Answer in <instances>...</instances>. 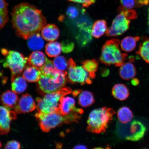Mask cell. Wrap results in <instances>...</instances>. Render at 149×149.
I'll list each match as a JSON object with an SVG mask.
<instances>
[{"label": "cell", "mask_w": 149, "mask_h": 149, "mask_svg": "<svg viewBox=\"0 0 149 149\" xmlns=\"http://www.w3.org/2000/svg\"><path fill=\"white\" fill-rule=\"evenodd\" d=\"M11 15L17 35L24 40L40 32L46 25V19L42 11L29 3H22L16 6Z\"/></svg>", "instance_id": "6da1fadb"}, {"label": "cell", "mask_w": 149, "mask_h": 149, "mask_svg": "<svg viewBox=\"0 0 149 149\" xmlns=\"http://www.w3.org/2000/svg\"><path fill=\"white\" fill-rule=\"evenodd\" d=\"M79 114V113L73 111L69 114L63 115L58 109L53 112L48 113L38 111L35 116L38 120L41 130L47 133L63 123L77 122L80 118Z\"/></svg>", "instance_id": "7a4b0ae2"}, {"label": "cell", "mask_w": 149, "mask_h": 149, "mask_svg": "<svg viewBox=\"0 0 149 149\" xmlns=\"http://www.w3.org/2000/svg\"><path fill=\"white\" fill-rule=\"evenodd\" d=\"M120 42L118 39L108 40L102 46L100 60L107 66L114 65L120 67L125 63L128 55L123 53L120 48Z\"/></svg>", "instance_id": "3957f363"}, {"label": "cell", "mask_w": 149, "mask_h": 149, "mask_svg": "<svg viewBox=\"0 0 149 149\" xmlns=\"http://www.w3.org/2000/svg\"><path fill=\"white\" fill-rule=\"evenodd\" d=\"M115 113L112 109L106 107L94 110L89 115L87 130L93 133H104Z\"/></svg>", "instance_id": "277c9868"}, {"label": "cell", "mask_w": 149, "mask_h": 149, "mask_svg": "<svg viewBox=\"0 0 149 149\" xmlns=\"http://www.w3.org/2000/svg\"><path fill=\"white\" fill-rule=\"evenodd\" d=\"M67 72L58 70L47 75L41 74L37 83V88L42 94L56 92L64 88L66 85Z\"/></svg>", "instance_id": "5b68a950"}, {"label": "cell", "mask_w": 149, "mask_h": 149, "mask_svg": "<svg viewBox=\"0 0 149 149\" xmlns=\"http://www.w3.org/2000/svg\"><path fill=\"white\" fill-rule=\"evenodd\" d=\"M72 90L69 87L63 88L56 92L48 93L45 95L44 97L36 98V108L38 112L50 113L59 109V101L62 97L70 94Z\"/></svg>", "instance_id": "8992f818"}, {"label": "cell", "mask_w": 149, "mask_h": 149, "mask_svg": "<svg viewBox=\"0 0 149 149\" xmlns=\"http://www.w3.org/2000/svg\"><path fill=\"white\" fill-rule=\"evenodd\" d=\"M1 52L6 56L3 66L9 68L12 76L19 75L29 65L28 58L21 53L14 51H8L5 49L2 50Z\"/></svg>", "instance_id": "52a82bcc"}, {"label": "cell", "mask_w": 149, "mask_h": 149, "mask_svg": "<svg viewBox=\"0 0 149 149\" xmlns=\"http://www.w3.org/2000/svg\"><path fill=\"white\" fill-rule=\"evenodd\" d=\"M68 79L72 83H78L81 85L92 83V78L88 72L83 67L76 66L75 61L70 58L68 61Z\"/></svg>", "instance_id": "ba28073f"}, {"label": "cell", "mask_w": 149, "mask_h": 149, "mask_svg": "<svg viewBox=\"0 0 149 149\" xmlns=\"http://www.w3.org/2000/svg\"><path fill=\"white\" fill-rule=\"evenodd\" d=\"M122 135H124V138L127 140L137 141L144 137L146 132V127L142 123L134 120L130 124L122 128Z\"/></svg>", "instance_id": "9c48e42d"}, {"label": "cell", "mask_w": 149, "mask_h": 149, "mask_svg": "<svg viewBox=\"0 0 149 149\" xmlns=\"http://www.w3.org/2000/svg\"><path fill=\"white\" fill-rule=\"evenodd\" d=\"M113 20L110 27L107 29L106 35L108 37H117L123 34L129 29L130 21L123 11Z\"/></svg>", "instance_id": "30bf717a"}, {"label": "cell", "mask_w": 149, "mask_h": 149, "mask_svg": "<svg viewBox=\"0 0 149 149\" xmlns=\"http://www.w3.org/2000/svg\"><path fill=\"white\" fill-rule=\"evenodd\" d=\"M16 118L15 112L4 107H0V135L8 133L10 130L11 121Z\"/></svg>", "instance_id": "8fae6325"}, {"label": "cell", "mask_w": 149, "mask_h": 149, "mask_svg": "<svg viewBox=\"0 0 149 149\" xmlns=\"http://www.w3.org/2000/svg\"><path fill=\"white\" fill-rule=\"evenodd\" d=\"M36 108V104L32 96L27 93L22 96L14 109L17 113H25L34 111Z\"/></svg>", "instance_id": "7c38bea8"}, {"label": "cell", "mask_w": 149, "mask_h": 149, "mask_svg": "<svg viewBox=\"0 0 149 149\" xmlns=\"http://www.w3.org/2000/svg\"><path fill=\"white\" fill-rule=\"evenodd\" d=\"M75 105V100L73 98L63 96L61 98L58 108L61 113L63 115L69 114L72 111L75 112L79 114L83 113V110L76 108Z\"/></svg>", "instance_id": "4fadbf2b"}, {"label": "cell", "mask_w": 149, "mask_h": 149, "mask_svg": "<svg viewBox=\"0 0 149 149\" xmlns=\"http://www.w3.org/2000/svg\"><path fill=\"white\" fill-rule=\"evenodd\" d=\"M18 96L13 91L7 90L3 92L1 97V101L3 107L9 109H14L17 104Z\"/></svg>", "instance_id": "5bb4252c"}, {"label": "cell", "mask_w": 149, "mask_h": 149, "mask_svg": "<svg viewBox=\"0 0 149 149\" xmlns=\"http://www.w3.org/2000/svg\"><path fill=\"white\" fill-rule=\"evenodd\" d=\"M42 37L48 42L54 41L59 38L60 32L56 26L49 24L44 26L42 29Z\"/></svg>", "instance_id": "9a60e30c"}, {"label": "cell", "mask_w": 149, "mask_h": 149, "mask_svg": "<svg viewBox=\"0 0 149 149\" xmlns=\"http://www.w3.org/2000/svg\"><path fill=\"white\" fill-rule=\"evenodd\" d=\"M41 74L40 68L30 65L24 70L23 77L29 82L35 83L39 81Z\"/></svg>", "instance_id": "2e32d148"}, {"label": "cell", "mask_w": 149, "mask_h": 149, "mask_svg": "<svg viewBox=\"0 0 149 149\" xmlns=\"http://www.w3.org/2000/svg\"><path fill=\"white\" fill-rule=\"evenodd\" d=\"M132 63L133 62L130 61L124 63L120 66L119 74L122 79L129 80L135 77L136 71L134 65Z\"/></svg>", "instance_id": "e0dca14e"}, {"label": "cell", "mask_w": 149, "mask_h": 149, "mask_svg": "<svg viewBox=\"0 0 149 149\" xmlns=\"http://www.w3.org/2000/svg\"><path fill=\"white\" fill-rule=\"evenodd\" d=\"M47 59L42 52L35 51L32 52L28 58V63L29 65L40 68L45 64Z\"/></svg>", "instance_id": "ac0fdd59"}, {"label": "cell", "mask_w": 149, "mask_h": 149, "mask_svg": "<svg viewBox=\"0 0 149 149\" xmlns=\"http://www.w3.org/2000/svg\"><path fill=\"white\" fill-rule=\"evenodd\" d=\"M12 88L13 91L17 94H21L27 89V84L26 80L19 75L12 76Z\"/></svg>", "instance_id": "d6986e66"}, {"label": "cell", "mask_w": 149, "mask_h": 149, "mask_svg": "<svg viewBox=\"0 0 149 149\" xmlns=\"http://www.w3.org/2000/svg\"><path fill=\"white\" fill-rule=\"evenodd\" d=\"M140 39L139 36H127L123 39L120 42L121 49L125 52L134 51L137 46V42Z\"/></svg>", "instance_id": "ffe728a7"}, {"label": "cell", "mask_w": 149, "mask_h": 149, "mask_svg": "<svg viewBox=\"0 0 149 149\" xmlns=\"http://www.w3.org/2000/svg\"><path fill=\"white\" fill-rule=\"evenodd\" d=\"M107 30V24L105 20H97L93 24L91 35L95 38H99L105 34Z\"/></svg>", "instance_id": "44dd1931"}, {"label": "cell", "mask_w": 149, "mask_h": 149, "mask_svg": "<svg viewBox=\"0 0 149 149\" xmlns=\"http://www.w3.org/2000/svg\"><path fill=\"white\" fill-rule=\"evenodd\" d=\"M45 42L42 37L39 33L32 35L28 39V46L32 51H38L44 47Z\"/></svg>", "instance_id": "7402d4cb"}, {"label": "cell", "mask_w": 149, "mask_h": 149, "mask_svg": "<svg viewBox=\"0 0 149 149\" xmlns=\"http://www.w3.org/2000/svg\"><path fill=\"white\" fill-rule=\"evenodd\" d=\"M112 94L117 99L125 100L129 95V90L125 85L122 84L115 85L112 90Z\"/></svg>", "instance_id": "603a6c76"}, {"label": "cell", "mask_w": 149, "mask_h": 149, "mask_svg": "<svg viewBox=\"0 0 149 149\" xmlns=\"http://www.w3.org/2000/svg\"><path fill=\"white\" fill-rule=\"evenodd\" d=\"M136 53L140 56L145 62L149 64V38L144 37Z\"/></svg>", "instance_id": "cb8c5ba5"}, {"label": "cell", "mask_w": 149, "mask_h": 149, "mask_svg": "<svg viewBox=\"0 0 149 149\" xmlns=\"http://www.w3.org/2000/svg\"><path fill=\"white\" fill-rule=\"evenodd\" d=\"M62 51L61 45L57 42L52 41L48 43L45 47L47 55L50 57H56L60 55Z\"/></svg>", "instance_id": "d4e9b609"}, {"label": "cell", "mask_w": 149, "mask_h": 149, "mask_svg": "<svg viewBox=\"0 0 149 149\" xmlns=\"http://www.w3.org/2000/svg\"><path fill=\"white\" fill-rule=\"evenodd\" d=\"M117 117L121 123L125 124L131 122L133 115V113L129 108L123 107L119 109L117 113Z\"/></svg>", "instance_id": "484cf974"}, {"label": "cell", "mask_w": 149, "mask_h": 149, "mask_svg": "<svg viewBox=\"0 0 149 149\" xmlns=\"http://www.w3.org/2000/svg\"><path fill=\"white\" fill-rule=\"evenodd\" d=\"M94 96L92 93L88 91H84L80 94L79 97V105L83 107H86L94 103Z\"/></svg>", "instance_id": "4316f807"}, {"label": "cell", "mask_w": 149, "mask_h": 149, "mask_svg": "<svg viewBox=\"0 0 149 149\" xmlns=\"http://www.w3.org/2000/svg\"><path fill=\"white\" fill-rule=\"evenodd\" d=\"M8 5L6 0H0V29L4 27L8 21Z\"/></svg>", "instance_id": "83f0119b"}, {"label": "cell", "mask_w": 149, "mask_h": 149, "mask_svg": "<svg viewBox=\"0 0 149 149\" xmlns=\"http://www.w3.org/2000/svg\"><path fill=\"white\" fill-rule=\"evenodd\" d=\"M82 64L83 68L88 72L92 79L95 77V72L98 68V61L95 59H93L84 61Z\"/></svg>", "instance_id": "f1b7e54d"}, {"label": "cell", "mask_w": 149, "mask_h": 149, "mask_svg": "<svg viewBox=\"0 0 149 149\" xmlns=\"http://www.w3.org/2000/svg\"><path fill=\"white\" fill-rule=\"evenodd\" d=\"M53 64L58 70L62 72H66L68 68V61L63 56H57L54 59Z\"/></svg>", "instance_id": "f546056e"}, {"label": "cell", "mask_w": 149, "mask_h": 149, "mask_svg": "<svg viewBox=\"0 0 149 149\" xmlns=\"http://www.w3.org/2000/svg\"><path fill=\"white\" fill-rule=\"evenodd\" d=\"M121 5L119 7L118 12L124 10H130L135 7H139L138 0H120Z\"/></svg>", "instance_id": "4dcf8cb0"}, {"label": "cell", "mask_w": 149, "mask_h": 149, "mask_svg": "<svg viewBox=\"0 0 149 149\" xmlns=\"http://www.w3.org/2000/svg\"><path fill=\"white\" fill-rule=\"evenodd\" d=\"M79 14V10L77 7L71 6L67 9V16L71 19H74L77 18Z\"/></svg>", "instance_id": "1f68e13d"}, {"label": "cell", "mask_w": 149, "mask_h": 149, "mask_svg": "<svg viewBox=\"0 0 149 149\" xmlns=\"http://www.w3.org/2000/svg\"><path fill=\"white\" fill-rule=\"evenodd\" d=\"M61 45L62 51L65 53H70L74 48V44L72 42L67 41L63 42Z\"/></svg>", "instance_id": "d6a6232c"}, {"label": "cell", "mask_w": 149, "mask_h": 149, "mask_svg": "<svg viewBox=\"0 0 149 149\" xmlns=\"http://www.w3.org/2000/svg\"><path fill=\"white\" fill-rule=\"evenodd\" d=\"M21 144L16 141H8L5 146L6 149H19L21 148Z\"/></svg>", "instance_id": "836d02e7"}, {"label": "cell", "mask_w": 149, "mask_h": 149, "mask_svg": "<svg viewBox=\"0 0 149 149\" xmlns=\"http://www.w3.org/2000/svg\"><path fill=\"white\" fill-rule=\"evenodd\" d=\"M122 11H123L125 15L129 20L135 19L137 17V13L134 10L130 9V10H124Z\"/></svg>", "instance_id": "e575fe53"}, {"label": "cell", "mask_w": 149, "mask_h": 149, "mask_svg": "<svg viewBox=\"0 0 149 149\" xmlns=\"http://www.w3.org/2000/svg\"><path fill=\"white\" fill-rule=\"evenodd\" d=\"M74 3H81L84 7H88L95 3L96 0H68Z\"/></svg>", "instance_id": "d590c367"}, {"label": "cell", "mask_w": 149, "mask_h": 149, "mask_svg": "<svg viewBox=\"0 0 149 149\" xmlns=\"http://www.w3.org/2000/svg\"><path fill=\"white\" fill-rule=\"evenodd\" d=\"M109 70L107 69L104 68L101 71V74L102 76H107L109 74Z\"/></svg>", "instance_id": "8d00e7d4"}, {"label": "cell", "mask_w": 149, "mask_h": 149, "mask_svg": "<svg viewBox=\"0 0 149 149\" xmlns=\"http://www.w3.org/2000/svg\"><path fill=\"white\" fill-rule=\"evenodd\" d=\"M132 85L134 86H137L139 85V80L137 79H134L132 80L131 81Z\"/></svg>", "instance_id": "74e56055"}, {"label": "cell", "mask_w": 149, "mask_h": 149, "mask_svg": "<svg viewBox=\"0 0 149 149\" xmlns=\"http://www.w3.org/2000/svg\"><path fill=\"white\" fill-rule=\"evenodd\" d=\"M74 149H86V146L84 145H77L74 148Z\"/></svg>", "instance_id": "f35d334b"}, {"label": "cell", "mask_w": 149, "mask_h": 149, "mask_svg": "<svg viewBox=\"0 0 149 149\" xmlns=\"http://www.w3.org/2000/svg\"><path fill=\"white\" fill-rule=\"evenodd\" d=\"M81 90H76L72 92V94L74 96H76L81 93Z\"/></svg>", "instance_id": "ab89813d"}, {"label": "cell", "mask_w": 149, "mask_h": 149, "mask_svg": "<svg viewBox=\"0 0 149 149\" xmlns=\"http://www.w3.org/2000/svg\"><path fill=\"white\" fill-rule=\"evenodd\" d=\"M3 74L2 72H1V68H0V77H2Z\"/></svg>", "instance_id": "60d3db41"}, {"label": "cell", "mask_w": 149, "mask_h": 149, "mask_svg": "<svg viewBox=\"0 0 149 149\" xmlns=\"http://www.w3.org/2000/svg\"><path fill=\"white\" fill-rule=\"evenodd\" d=\"M148 23L149 26V8L148 9Z\"/></svg>", "instance_id": "b9f144b4"}, {"label": "cell", "mask_w": 149, "mask_h": 149, "mask_svg": "<svg viewBox=\"0 0 149 149\" xmlns=\"http://www.w3.org/2000/svg\"><path fill=\"white\" fill-rule=\"evenodd\" d=\"M2 146V145L1 142L0 141V148H1Z\"/></svg>", "instance_id": "7bdbcfd3"}]
</instances>
